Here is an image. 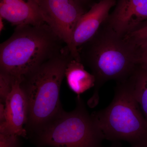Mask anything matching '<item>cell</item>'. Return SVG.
<instances>
[{"mask_svg": "<svg viewBox=\"0 0 147 147\" xmlns=\"http://www.w3.org/2000/svg\"><path fill=\"white\" fill-rule=\"evenodd\" d=\"M103 29L78 49L81 61L95 78L93 94L88 102L91 108L98 104L99 90L105 82L125 81L138 65L137 47L108 27Z\"/></svg>", "mask_w": 147, "mask_h": 147, "instance_id": "cell-1", "label": "cell"}, {"mask_svg": "<svg viewBox=\"0 0 147 147\" xmlns=\"http://www.w3.org/2000/svg\"><path fill=\"white\" fill-rule=\"evenodd\" d=\"M103 139L137 144L147 138V121L126 80L118 82L107 108L91 114Z\"/></svg>", "mask_w": 147, "mask_h": 147, "instance_id": "cell-4", "label": "cell"}, {"mask_svg": "<svg viewBox=\"0 0 147 147\" xmlns=\"http://www.w3.org/2000/svg\"><path fill=\"white\" fill-rule=\"evenodd\" d=\"M13 79L12 90L5 103V123L13 133L26 138L28 133L24 125H26L28 121V101L21 86L22 80Z\"/></svg>", "mask_w": 147, "mask_h": 147, "instance_id": "cell-10", "label": "cell"}, {"mask_svg": "<svg viewBox=\"0 0 147 147\" xmlns=\"http://www.w3.org/2000/svg\"><path fill=\"white\" fill-rule=\"evenodd\" d=\"M5 105L4 103H0V123L5 121Z\"/></svg>", "mask_w": 147, "mask_h": 147, "instance_id": "cell-17", "label": "cell"}, {"mask_svg": "<svg viewBox=\"0 0 147 147\" xmlns=\"http://www.w3.org/2000/svg\"><path fill=\"white\" fill-rule=\"evenodd\" d=\"M46 23L69 50L74 30L82 15L84 7L75 0H38Z\"/></svg>", "mask_w": 147, "mask_h": 147, "instance_id": "cell-6", "label": "cell"}, {"mask_svg": "<svg viewBox=\"0 0 147 147\" xmlns=\"http://www.w3.org/2000/svg\"><path fill=\"white\" fill-rule=\"evenodd\" d=\"M126 81L147 121V67L137 65Z\"/></svg>", "mask_w": 147, "mask_h": 147, "instance_id": "cell-12", "label": "cell"}, {"mask_svg": "<svg viewBox=\"0 0 147 147\" xmlns=\"http://www.w3.org/2000/svg\"><path fill=\"white\" fill-rule=\"evenodd\" d=\"M67 47L46 23L16 26L0 45V71L22 80Z\"/></svg>", "mask_w": 147, "mask_h": 147, "instance_id": "cell-2", "label": "cell"}, {"mask_svg": "<svg viewBox=\"0 0 147 147\" xmlns=\"http://www.w3.org/2000/svg\"><path fill=\"white\" fill-rule=\"evenodd\" d=\"M131 147H147V138L137 144L131 146Z\"/></svg>", "mask_w": 147, "mask_h": 147, "instance_id": "cell-18", "label": "cell"}, {"mask_svg": "<svg viewBox=\"0 0 147 147\" xmlns=\"http://www.w3.org/2000/svg\"><path fill=\"white\" fill-rule=\"evenodd\" d=\"M109 147H121L120 146V144L118 142H115V144L112 145L111 146Z\"/></svg>", "mask_w": 147, "mask_h": 147, "instance_id": "cell-21", "label": "cell"}, {"mask_svg": "<svg viewBox=\"0 0 147 147\" xmlns=\"http://www.w3.org/2000/svg\"><path fill=\"white\" fill-rule=\"evenodd\" d=\"M19 137L9 129L5 122L0 123V147H20Z\"/></svg>", "mask_w": 147, "mask_h": 147, "instance_id": "cell-13", "label": "cell"}, {"mask_svg": "<svg viewBox=\"0 0 147 147\" xmlns=\"http://www.w3.org/2000/svg\"><path fill=\"white\" fill-rule=\"evenodd\" d=\"M106 22L107 26L125 36L147 21V0H118Z\"/></svg>", "mask_w": 147, "mask_h": 147, "instance_id": "cell-8", "label": "cell"}, {"mask_svg": "<svg viewBox=\"0 0 147 147\" xmlns=\"http://www.w3.org/2000/svg\"><path fill=\"white\" fill-rule=\"evenodd\" d=\"M73 59L67 47L22 80L21 86L28 107L27 133L34 134L63 111L60 91L67 65Z\"/></svg>", "mask_w": 147, "mask_h": 147, "instance_id": "cell-3", "label": "cell"}, {"mask_svg": "<svg viewBox=\"0 0 147 147\" xmlns=\"http://www.w3.org/2000/svg\"><path fill=\"white\" fill-rule=\"evenodd\" d=\"M65 77L69 88L77 96H80L95 85L94 76L85 69L82 62L75 59H71L67 63Z\"/></svg>", "mask_w": 147, "mask_h": 147, "instance_id": "cell-11", "label": "cell"}, {"mask_svg": "<svg viewBox=\"0 0 147 147\" xmlns=\"http://www.w3.org/2000/svg\"><path fill=\"white\" fill-rule=\"evenodd\" d=\"M13 79L8 73L0 71V101L5 103L13 87Z\"/></svg>", "mask_w": 147, "mask_h": 147, "instance_id": "cell-15", "label": "cell"}, {"mask_svg": "<svg viewBox=\"0 0 147 147\" xmlns=\"http://www.w3.org/2000/svg\"><path fill=\"white\" fill-rule=\"evenodd\" d=\"M32 135L39 147H101L104 139L80 96L73 111L63 110Z\"/></svg>", "mask_w": 147, "mask_h": 147, "instance_id": "cell-5", "label": "cell"}, {"mask_svg": "<svg viewBox=\"0 0 147 147\" xmlns=\"http://www.w3.org/2000/svg\"><path fill=\"white\" fill-rule=\"evenodd\" d=\"M3 18L0 16V31L1 32L3 30L4 28L3 22Z\"/></svg>", "mask_w": 147, "mask_h": 147, "instance_id": "cell-20", "label": "cell"}, {"mask_svg": "<svg viewBox=\"0 0 147 147\" xmlns=\"http://www.w3.org/2000/svg\"><path fill=\"white\" fill-rule=\"evenodd\" d=\"M0 16L16 27L46 23L38 0H0Z\"/></svg>", "mask_w": 147, "mask_h": 147, "instance_id": "cell-9", "label": "cell"}, {"mask_svg": "<svg viewBox=\"0 0 147 147\" xmlns=\"http://www.w3.org/2000/svg\"><path fill=\"white\" fill-rule=\"evenodd\" d=\"M124 37L137 49L147 47V24Z\"/></svg>", "mask_w": 147, "mask_h": 147, "instance_id": "cell-14", "label": "cell"}, {"mask_svg": "<svg viewBox=\"0 0 147 147\" xmlns=\"http://www.w3.org/2000/svg\"><path fill=\"white\" fill-rule=\"evenodd\" d=\"M137 63L147 67V47L138 49Z\"/></svg>", "mask_w": 147, "mask_h": 147, "instance_id": "cell-16", "label": "cell"}, {"mask_svg": "<svg viewBox=\"0 0 147 147\" xmlns=\"http://www.w3.org/2000/svg\"><path fill=\"white\" fill-rule=\"evenodd\" d=\"M90 1H91V0H75L76 2L82 6L83 7H84V5L88 3Z\"/></svg>", "mask_w": 147, "mask_h": 147, "instance_id": "cell-19", "label": "cell"}, {"mask_svg": "<svg viewBox=\"0 0 147 147\" xmlns=\"http://www.w3.org/2000/svg\"><path fill=\"white\" fill-rule=\"evenodd\" d=\"M118 0H100L92 6L88 11L82 15L75 27L71 38L69 51L74 59L80 61L78 49L90 40L105 23L111 9Z\"/></svg>", "mask_w": 147, "mask_h": 147, "instance_id": "cell-7", "label": "cell"}]
</instances>
